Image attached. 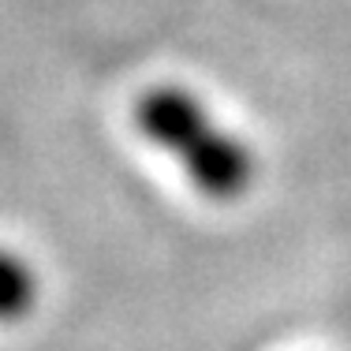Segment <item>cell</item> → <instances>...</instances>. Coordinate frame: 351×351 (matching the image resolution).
<instances>
[{
  "mask_svg": "<svg viewBox=\"0 0 351 351\" xmlns=\"http://www.w3.org/2000/svg\"><path fill=\"white\" fill-rule=\"evenodd\" d=\"M135 128L176 165H183L195 191H202L213 202H236L254 183V149L232 131H224L191 90H146L135 101Z\"/></svg>",
  "mask_w": 351,
  "mask_h": 351,
  "instance_id": "6da1fadb",
  "label": "cell"
},
{
  "mask_svg": "<svg viewBox=\"0 0 351 351\" xmlns=\"http://www.w3.org/2000/svg\"><path fill=\"white\" fill-rule=\"evenodd\" d=\"M38 303V273L30 262L0 247V322H19Z\"/></svg>",
  "mask_w": 351,
  "mask_h": 351,
  "instance_id": "7a4b0ae2",
  "label": "cell"
}]
</instances>
